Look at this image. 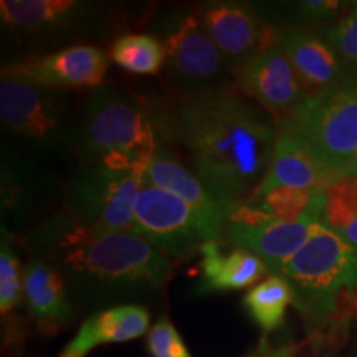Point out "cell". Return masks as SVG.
Returning a JSON list of instances; mask_svg holds the SVG:
<instances>
[{
	"mask_svg": "<svg viewBox=\"0 0 357 357\" xmlns=\"http://www.w3.org/2000/svg\"><path fill=\"white\" fill-rule=\"evenodd\" d=\"M146 101L159 139L181 151L218 197L231 205L252 197L278 137L273 114L236 88Z\"/></svg>",
	"mask_w": 357,
	"mask_h": 357,
	"instance_id": "1",
	"label": "cell"
},
{
	"mask_svg": "<svg viewBox=\"0 0 357 357\" xmlns=\"http://www.w3.org/2000/svg\"><path fill=\"white\" fill-rule=\"evenodd\" d=\"M20 243L29 257L55 266L71 298L84 305L154 298L166 288L174 268L132 231L98 229L61 207L26 231Z\"/></svg>",
	"mask_w": 357,
	"mask_h": 357,
	"instance_id": "2",
	"label": "cell"
},
{
	"mask_svg": "<svg viewBox=\"0 0 357 357\" xmlns=\"http://www.w3.org/2000/svg\"><path fill=\"white\" fill-rule=\"evenodd\" d=\"M155 147L147 101L129 89L102 84L78 102V166L146 172Z\"/></svg>",
	"mask_w": 357,
	"mask_h": 357,
	"instance_id": "3",
	"label": "cell"
},
{
	"mask_svg": "<svg viewBox=\"0 0 357 357\" xmlns=\"http://www.w3.org/2000/svg\"><path fill=\"white\" fill-rule=\"evenodd\" d=\"M0 124L3 141L45 164L77 160L78 105L66 91L2 77Z\"/></svg>",
	"mask_w": 357,
	"mask_h": 357,
	"instance_id": "4",
	"label": "cell"
},
{
	"mask_svg": "<svg viewBox=\"0 0 357 357\" xmlns=\"http://www.w3.org/2000/svg\"><path fill=\"white\" fill-rule=\"evenodd\" d=\"M2 33L12 61L40 56L60 45L105 38L114 22L111 3L89 0H2Z\"/></svg>",
	"mask_w": 357,
	"mask_h": 357,
	"instance_id": "5",
	"label": "cell"
},
{
	"mask_svg": "<svg viewBox=\"0 0 357 357\" xmlns=\"http://www.w3.org/2000/svg\"><path fill=\"white\" fill-rule=\"evenodd\" d=\"M278 275L288 281L293 306L307 324L331 336L339 303L357 284V252L318 222L305 247Z\"/></svg>",
	"mask_w": 357,
	"mask_h": 357,
	"instance_id": "6",
	"label": "cell"
},
{
	"mask_svg": "<svg viewBox=\"0 0 357 357\" xmlns=\"http://www.w3.org/2000/svg\"><path fill=\"white\" fill-rule=\"evenodd\" d=\"M154 37L166 52V75L176 95H202L235 88L225 58L200 24L195 8L176 7L158 17Z\"/></svg>",
	"mask_w": 357,
	"mask_h": 357,
	"instance_id": "7",
	"label": "cell"
},
{
	"mask_svg": "<svg viewBox=\"0 0 357 357\" xmlns=\"http://www.w3.org/2000/svg\"><path fill=\"white\" fill-rule=\"evenodd\" d=\"M276 123L336 177L357 153V75L310 96L296 114Z\"/></svg>",
	"mask_w": 357,
	"mask_h": 357,
	"instance_id": "8",
	"label": "cell"
},
{
	"mask_svg": "<svg viewBox=\"0 0 357 357\" xmlns=\"http://www.w3.org/2000/svg\"><path fill=\"white\" fill-rule=\"evenodd\" d=\"M131 231L171 261L187 260L211 240H223L197 211L146 177L134 205Z\"/></svg>",
	"mask_w": 357,
	"mask_h": 357,
	"instance_id": "9",
	"label": "cell"
},
{
	"mask_svg": "<svg viewBox=\"0 0 357 357\" xmlns=\"http://www.w3.org/2000/svg\"><path fill=\"white\" fill-rule=\"evenodd\" d=\"M146 172L77 166L66 178L61 208L98 229L131 231L134 205Z\"/></svg>",
	"mask_w": 357,
	"mask_h": 357,
	"instance_id": "10",
	"label": "cell"
},
{
	"mask_svg": "<svg viewBox=\"0 0 357 357\" xmlns=\"http://www.w3.org/2000/svg\"><path fill=\"white\" fill-rule=\"evenodd\" d=\"M194 8L234 77L258 55L276 45L278 26L263 15L257 3L207 0Z\"/></svg>",
	"mask_w": 357,
	"mask_h": 357,
	"instance_id": "11",
	"label": "cell"
},
{
	"mask_svg": "<svg viewBox=\"0 0 357 357\" xmlns=\"http://www.w3.org/2000/svg\"><path fill=\"white\" fill-rule=\"evenodd\" d=\"M2 223L26 227L40 223V215L50 217L52 204L56 192L63 197L66 181L50 164L32 158L2 139Z\"/></svg>",
	"mask_w": 357,
	"mask_h": 357,
	"instance_id": "12",
	"label": "cell"
},
{
	"mask_svg": "<svg viewBox=\"0 0 357 357\" xmlns=\"http://www.w3.org/2000/svg\"><path fill=\"white\" fill-rule=\"evenodd\" d=\"M111 65L109 52L82 43L2 65V77H15L53 89H95L102 86Z\"/></svg>",
	"mask_w": 357,
	"mask_h": 357,
	"instance_id": "13",
	"label": "cell"
},
{
	"mask_svg": "<svg viewBox=\"0 0 357 357\" xmlns=\"http://www.w3.org/2000/svg\"><path fill=\"white\" fill-rule=\"evenodd\" d=\"M235 88L261 105L276 121L291 118L310 100V93L278 45L238 71Z\"/></svg>",
	"mask_w": 357,
	"mask_h": 357,
	"instance_id": "14",
	"label": "cell"
},
{
	"mask_svg": "<svg viewBox=\"0 0 357 357\" xmlns=\"http://www.w3.org/2000/svg\"><path fill=\"white\" fill-rule=\"evenodd\" d=\"M276 45L287 55L310 96L319 95L357 75L323 33L306 26H278Z\"/></svg>",
	"mask_w": 357,
	"mask_h": 357,
	"instance_id": "15",
	"label": "cell"
},
{
	"mask_svg": "<svg viewBox=\"0 0 357 357\" xmlns=\"http://www.w3.org/2000/svg\"><path fill=\"white\" fill-rule=\"evenodd\" d=\"M324 205L323 190L318 192L311 211L298 222H268L261 225H236L227 223L223 240L234 247L255 253L265 261L271 275H278L284 265L296 255L310 240L312 227L319 222Z\"/></svg>",
	"mask_w": 357,
	"mask_h": 357,
	"instance_id": "16",
	"label": "cell"
},
{
	"mask_svg": "<svg viewBox=\"0 0 357 357\" xmlns=\"http://www.w3.org/2000/svg\"><path fill=\"white\" fill-rule=\"evenodd\" d=\"M151 184L182 199L223 236L227 218L235 205L227 204L176 154L167 142L158 137V147L146 169Z\"/></svg>",
	"mask_w": 357,
	"mask_h": 357,
	"instance_id": "17",
	"label": "cell"
},
{
	"mask_svg": "<svg viewBox=\"0 0 357 357\" xmlns=\"http://www.w3.org/2000/svg\"><path fill=\"white\" fill-rule=\"evenodd\" d=\"M24 303L45 334L56 333L73 318V298L65 278L40 258L30 257L24 266Z\"/></svg>",
	"mask_w": 357,
	"mask_h": 357,
	"instance_id": "18",
	"label": "cell"
},
{
	"mask_svg": "<svg viewBox=\"0 0 357 357\" xmlns=\"http://www.w3.org/2000/svg\"><path fill=\"white\" fill-rule=\"evenodd\" d=\"M149 331L151 316L144 306L114 305L89 316L58 357H86L98 346L128 342Z\"/></svg>",
	"mask_w": 357,
	"mask_h": 357,
	"instance_id": "19",
	"label": "cell"
},
{
	"mask_svg": "<svg viewBox=\"0 0 357 357\" xmlns=\"http://www.w3.org/2000/svg\"><path fill=\"white\" fill-rule=\"evenodd\" d=\"M333 177L334 176L307 153L300 141L294 139L291 134L278 126V137H276L270 167L261 184L257 187L250 199H258L280 187L321 190L329 184Z\"/></svg>",
	"mask_w": 357,
	"mask_h": 357,
	"instance_id": "20",
	"label": "cell"
},
{
	"mask_svg": "<svg viewBox=\"0 0 357 357\" xmlns=\"http://www.w3.org/2000/svg\"><path fill=\"white\" fill-rule=\"evenodd\" d=\"M223 240H211L200 248V293L235 291L253 284L270 273L265 261L245 248L225 252Z\"/></svg>",
	"mask_w": 357,
	"mask_h": 357,
	"instance_id": "21",
	"label": "cell"
},
{
	"mask_svg": "<svg viewBox=\"0 0 357 357\" xmlns=\"http://www.w3.org/2000/svg\"><path fill=\"white\" fill-rule=\"evenodd\" d=\"M289 305H293L291 288L280 275H270L243 298V306L250 318L265 334L275 333L283 326Z\"/></svg>",
	"mask_w": 357,
	"mask_h": 357,
	"instance_id": "22",
	"label": "cell"
},
{
	"mask_svg": "<svg viewBox=\"0 0 357 357\" xmlns=\"http://www.w3.org/2000/svg\"><path fill=\"white\" fill-rule=\"evenodd\" d=\"M111 61L132 75H158L166 65V52L154 35L123 33L109 48Z\"/></svg>",
	"mask_w": 357,
	"mask_h": 357,
	"instance_id": "23",
	"label": "cell"
},
{
	"mask_svg": "<svg viewBox=\"0 0 357 357\" xmlns=\"http://www.w3.org/2000/svg\"><path fill=\"white\" fill-rule=\"evenodd\" d=\"M323 194L324 205L319 222L339 234L357 218V177H333Z\"/></svg>",
	"mask_w": 357,
	"mask_h": 357,
	"instance_id": "24",
	"label": "cell"
},
{
	"mask_svg": "<svg viewBox=\"0 0 357 357\" xmlns=\"http://www.w3.org/2000/svg\"><path fill=\"white\" fill-rule=\"evenodd\" d=\"M24 303V268L13 247L12 231L2 223V242H0V312L10 314Z\"/></svg>",
	"mask_w": 357,
	"mask_h": 357,
	"instance_id": "25",
	"label": "cell"
},
{
	"mask_svg": "<svg viewBox=\"0 0 357 357\" xmlns=\"http://www.w3.org/2000/svg\"><path fill=\"white\" fill-rule=\"evenodd\" d=\"M323 190V189H321ZM319 190H303L280 187L258 199H248L257 202L268 215L280 222H298L311 211Z\"/></svg>",
	"mask_w": 357,
	"mask_h": 357,
	"instance_id": "26",
	"label": "cell"
},
{
	"mask_svg": "<svg viewBox=\"0 0 357 357\" xmlns=\"http://www.w3.org/2000/svg\"><path fill=\"white\" fill-rule=\"evenodd\" d=\"M319 32L337 48L347 63L357 71V7H349V10L333 24L321 26Z\"/></svg>",
	"mask_w": 357,
	"mask_h": 357,
	"instance_id": "27",
	"label": "cell"
},
{
	"mask_svg": "<svg viewBox=\"0 0 357 357\" xmlns=\"http://www.w3.org/2000/svg\"><path fill=\"white\" fill-rule=\"evenodd\" d=\"M147 349L151 357H190L184 339L167 316H160L147 333Z\"/></svg>",
	"mask_w": 357,
	"mask_h": 357,
	"instance_id": "28",
	"label": "cell"
},
{
	"mask_svg": "<svg viewBox=\"0 0 357 357\" xmlns=\"http://www.w3.org/2000/svg\"><path fill=\"white\" fill-rule=\"evenodd\" d=\"M349 2H337V0H305L294 3V10L307 24L324 26L344 15L349 10Z\"/></svg>",
	"mask_w": 357,
	"mask_h": 357,
	"instance_id": "29",
	"label": "cell"
},
{
	"mask_svg": "<svg viewBox=\"0 0 357 357\" xmlns=\"http://www.w3.org/2000/svg\"><path fill=\"white\" fill-rule=\"evenodd\" d=\"M300 346L298 344H283L280 347H260L255 354L248 357H294Z\"/></svg>",
	"mask_w": 357,
	"mask_h": 357,
	"instance_id": "30",
	"label": "cell"
},
{
	"mask_svg": "<svg viewBox=\"0 0 357 357\" xmlns=\"http://www.w3.org/2000/svg\"><path fill=\"white\" fill-rule=\"evenodd\" d=\"M337 235L341 236L354 252H357V218H354V220H352L344 230L339 231Z\"/></svg>",
	"mask_w": 357,
	"mask_h": 357,
	"instance_id": "31",
	"label": "cell"
},
{
	"mask_svg": "<svg viewBox=\"0 0 357 357\" xmlns=\"http://www.w3.org/2000/svg\"><path fill=\"white\" fill-rule=\"evenodd\" d=\"M337 176H352V177H357V153L352 155V159L349 162L346 164V167L342 169L341 172L337 174Z\"/></svg>",
	"mask_w": 357,
	"mask_h": 357,
	"instance_id": "32",
	"label": "cell"
},
{
	"mask_svg": "<svg viewBox=\"0 0 357 357\" xmlns=\"http://www.w3.org/2000/svg\"><path fill=\"white\" fill-rule=\"evenodd\" d=\"M316 357H336L331 349H328L324 344H321L318 349H316Z\"/></svg>",
	"mask_w": 357,
	"mask_h": 357,
	"instance_id": "33",
	"label": "cell"
},
{
	"mask_svg": "<svg viewBox=\"0 0 357 357\" xmlns=\"http://www.w3.org/2000/svg\"><path fill=\"white\" fill-rule=\"evenodd\" d=\"M352 6H354V7H357V2H352Z\"/></svg>",
	"mask_w": 357,
	"mask_h": 357,
	"instance_id": "34",
	"label": "cell"
}]
</instances>
